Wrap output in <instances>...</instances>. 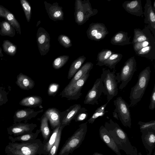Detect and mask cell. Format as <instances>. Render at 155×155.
I'll list each match as a JSON object with an SVG mask.
<instances>
[{
	"mask_svg": "<svg viewBox=\"0 0 155 155\" xmlns=\"http://www.w3.org/2000/svg\"><path fill=\"white\" fill-rule=\"evenodd\" d=\"M104 127L110 133L118 149L127 155H138L136 147L131 144L127 134L116 123L110 119Z\"/></svg>",
	"mask_w": 155,
	"mask_h": 155,
	"instance_id": "1",
	"label": "cell"
},
{
	"mask_svg": "<svg viewBox=\"0 0 155 155\" xmlns=\"http://www.w3.org/2000/svg\"><path fill=\"white\" fill-rule=\"evenodd\" d=\"M43 141L40 139L21 143L9 142L5 148L7 155H40L42 154Z\"/></svg>",
	"mask_w": 155,
	"mask_h": 155,
	"instance_id": "2",
	"label": "cell"
},
{
	"mask_svg": "<svg viewBox=\"0 0 155 155\" xmlns=\"http://www.w3.org/2000/svg\"><path fill=\"white\" fill-rule=\"evenodd\" d=\"M151 72L150 66H148L140 73L137 82L131 89L130 107L134 106L141 100L148 85Z\"/></svg>",
	"mask_w": 155,
	"mask_h": 155,
	"instance_id": "3",
	"label": "cell"
},
{
	"mask_svg": "<svg viewBox=\"0 0 155 155\" xmlns=\"http://www.w3.org/2000/svg\"><path fill=\"white\" fill-rule=\"evenodd\" d=\"M87 123L86 122L79 126L78 129L66 141L58 155H68L80 146L87 132Z\"/></svg>",
	"mask_w": 155,
	"mask_h": 155,
	"instance_id": "4",
	"label": "cell"
},
{
	"mask_svg": "<svg viewBox=\"0 0 155 155\" xmlns=\"http://www.w3.org/2000/svg\"><path fill=\"white\" fill-rule=\"evenodd\" d=\"M116 70L111 71L109 69L102 68L100 78L104 87L103 93L106 96L107 102L109 103L118 93V83L115 73Z\"/></svg>",
	"mask_w": 155,
	"mask_h": 155,
	"instance_id": "5",
	"label": "cell"
},
{
	"mask_svg": "<svg viewBox=\"0 0 155 155\" xmlns=\"http://www.w3.org/2000/svg\"><path fill=\"white\" fill-rule=\"evenodd\" d=\"M74 9L75 21L78 25H82L98 12L97 9L92 8L89 0H76Z\"/></svg>",
	"mask_w": 155,
	"mask_h": 155,
	"instance_id": "6",
	"label": "cell"
},
{
	"mask_svg": "<svg viewBox=\"0 0 155 155\" xmlns=\"http://www.w3.org/2000/svg\"><path fill=\"white\" fill-rule=\"evenodd\" d=\"M137 63L134 56L128 59L125 62L120 72L116 73V79L118 83L121 82L119 87L123 89L131 80L136 70Z\"/></svg>",
	"mask_w": 155,
	"mask_h": 155,
	"instance_id": "7",
	"label": "cell"
},
{
	"mask_svg": "<svg viewBox=\"0 0 155 155\" xmlns=\"http://www.w3.org/2000/svg\"><path fill=\"white\" fill-rule=\"evenodd\" d=\"M90 71L73 84L67 85L61 92L62 97L69 100H76L82 95L81 89L89 76Z\"/></svg>",
	"mask_w": 155,
	"mask_h": 155,
	"instance_id": "8",
	"label": "cell"
},
{
	"mask_svg": "<svg viewBox=\"0 0 155 155\" xmlns=\"http://www.w3.org/2000/svg\"><path fill=\"white\" fill-rule=\"evenodd\" d=\"M114 103L115 107L114 111L117 113L122 124L130 128L131 119L129 105L120 96L117 97L114 101Z\"/></svg>",
	"mask_w": 155,
	"mask_h": 155,
	"instance_id": "9",
	"label": "cell"
},
{
	"mask_svg": "<svg viewBox=\"0 0 155 155\" xmlns=\"http://www.w3.org/2000/svg\"><path fill=\"white\" fill-rule=\"evenodd\" d=\"M108 33L105 25L98 22L91 24L86 32L89 39L96 41L104 39Z\"/></svg>",
	"mask_w": 155,
	"mask_h": 155,
	"instance_id": "10",
	"label": "cell"
},
{
	"mask_svg": "<svg viewBox=\"0 0 155 155\" xmlns=\"http://www.w3.org/2000/svg\"><path fill=\"white\" fill-rule=\"evenodd\" d=\"M103 84L100 78L96 79L92 87L86 94L84 103L85 104H98V99L103 92Z\"/></svg>",
	"mask_w": 155,
	"mask_h": 155,
	"instance_id": "11",
	"label": "cell"
},
{
	"mask_svg": "<svg viewBox=\"0 0 155 155\" xmlns=\"http://www.w3.org/2000/svg\"><path fill=\"white\" fill-rule=\"evenodd\" d=\"M37 42L39 51L41 56L45 55L50 47V37L48 32L42 27L38 28L37 34Z\"/></svg>",
	"mask_w": 155,
	"mask_h": 155,
	"instance_id": "12",
	"label": "cell"
},
{
	"mask_svg": "<svg viewBox=\"0 0 155 155\" xmlns=\"http://www.w3.org/2000/svg\"><path fill=\"white\" fill-rule=\"evenodd\" d=\"M36 124L18 122L14 123L7 128L8 134L18 136L22 134L32 132L37 127Z\"/></svg>",
	"mask_w": 155,
	"mask_h": 155,
	"instance_id": "13",
	"label": "cell"
},
{
	"mask_svg": "<svg viewBox=\"0 0 155 155\" xmlns=\"http://www.w3.org/2000/svg\"><path fill=\"white\" fill-rule=\"evenodd\" d=\"M140 132L143 143L147 152V155H151L155 147V130L149 129Z\"/></svg>",
	"mask_w": 155,
	"mask_h": 155,
	"instance_id": "14",
	"label": "cell"
},
{
	"mask_svg": "<svg viewBox=\"0 0 155 155\" xmlns=\"http://www.w3.org/2000/svg\"><path fill=\"white\" fill-rule=\"evenodd\" d=\"M43 109L35 111L30 108L18 109L16 110L13 116L14 123L21 122L24 121L25 123L33 118L35 117L38 114L43 111Z\"/></svg>",
	"mask_w": 155,
	"mask_h": 155,
	"instance_id": "15",
	"label": "cell"
},
{
	"mask_svg": "<svg viewBox=\"0 0 155 155\" xmlns=\"http://www.w3.org/2000/svg\"><path fill=\"white\" fill-rule=\"evenodd\" d=\"M44 3L45 9L51 19L55 21L64 20V13L62 7L59 6L58 3L56 2L51 4L45 1Z\"/></svg>",
	"mask_w": 155,
	"mask_h": 155,
	"instance_id": "16",
	"label": "cell"
},
{
	"mask_svg": "<svg viewBox=\"0 0 155 155\" xmlns=\"http://www.w3.org/2000/svg\"><path fill=\"white\" fill-rule=\"evenodd\" d=\"M143 15L144 22L148 24V26L153 32L155 38V14L150 0H147L144 7Z\"/></svg>",
	"mask_w": 155,
	"mask_h": 155,
	"instance_id": "17",
	"label": "cell"
},
{
	"mask_svg": "<svg viewBox=\"0 0 155 155\" xmlns=\"http://www.w3.org/2000/svg\"><path fill=\"white\" fill-rule=\"evenodd\" d=\"M81 108L80 104H75L71 106L65 110L61 112V126L64 128L69 125L78 110Z\"/></svg>",
	"mask_w": 155,
	"mask_h": 155,
	"instance_id": "18",
	"label": "cell"
},
{
	"mask_svg": "<svg viewBox=\"0 0 155 155\" xmlns=\"http://www.w3.org/2000/svg\"><path fill=\"white\" fill-rule=\"evenodd\" d=\"M122 6L126 11L131 15L139 17L143 15L140 0L126 1L124 2Z\"/></svg>",
	"mask_w": 155,
	"mask_h": 155,
	"instance_id": "19",
	"label": "cell"
},
{
	"mask_svg": "<svg viewBox=\"0 0 155 155\" xmlns=\"http://www.w3.org/2000/svg\"><path fill=\"white\" fill-rule=\"evenodd\" d=\"M99 134L101 139L117 155H121L115 142L104 126L102 125L100 127Z\"/></svg>",
	"mask_w": 155,
	"mask_h": 155,
	"instance_id": "20",
	"label": "cell"
},
{
	"mask_svg": "<svg viewBox=\"0 0 155 155\" xmlns=\"http://www.w3.org/2000/svg\"><path fill=\"white\" fill-rule=\"evenodd\" d=\"M150 29L148 26L145 27L143 29L135 28L134 29V36L131 44L141 42L145 41L155 40Z\"/></svg>",
	"mask_w": 155,
	"mask_h": 155,
	"instance_id": "21",
	"label": "cell"
},
{
	"mask_svg": "<svg viewBox=\"0 0 155 155\" xmlns=\"http://www.w3.org/2000/svg\"><path fill=\"white\" fill-rule=\"evenodd\" d=\"M61 112L58 110L54 107L48 108L44 113L47 116L53 130L61 124Z\"/></svg>",
	"mask_w": 155,
	"mask_h": 155,
	"instance_id": "22",
	"label": "cell"
},
{
	"mask_svg": "<svg viewBox=\"0 0 155 155\" xmlns=\"http://www.w3.org/2000/svg\"><path fill=\"white\" fill-rule=\"evenodd\" d=\"M0 17L4 18L15 28L18 34H21L20 25L15 16L8 9L1 5Z\"/></svg>",
	"mask_w": 155,
	"mask_h": 155,
	"instance_id": "23",
	"label": "cell"
},
{
	"mask_svg": "<svg viewBox=\"0 0 155 155\" xmlns=\"http://www.w3.org/2000/svg\"><path fill=\"white\" fill-rule=\"evenodd\" d=\"M16 84L21 89L29 90L32 89L34 87V81L28 76L20 73L17 76Z\"/></svg>",
	"mask_w": 155,
	"mask_h": 155,
	"instance_id": "24",
	"label": "cell"
},
{
	"mask_svg": "<svg viewBox=\"0 0 155 155\" xmlns=\"http://www.w3.org/2000/svg\"><path fill=\"white\" fill-rule=\"evenodd\" d=\"M127 32L120 31L116 33L112 38L110 43L113 45L123 46L131 44L130 41L131 36L129 37Z\"/></svg>",
	"mask_w": 155,
	"mask_h": 155,
	"instance_id": "25",
	"label": "cell"
},
{
	"mask_svg": "<svg viewBox=\"0 0 155 155\" xmlns=\"http://www.w3.org/2000/svg\"><path fill=\"white\" fill-rule=\"evenodd\" d=\"M42 103L41 97L36 95H31L23 98L19 102L22 106L29 107H35L40 106Z\"/></svg>",
	"mask_w": 155,
	"mask_h": 155,
	"instance_id": "26",
	"label": "cell"
},
{
	"mask_svg": "<svg viewBox=\"0 0 155 155\" xmlns=\"http://www.w3.org/2000/svg\"><path fill=\"white\" fill-rule=\"evenodd\" d=\"M93 64L91 62H87L84 64L76 73L67 85H70L76 82L88 72L90 71L93 68Z\"/></svg>",
	"mask_w": 155,
	"mask_h": 155,
	"instance_id": "27",
	"label": "cell"
},
{
	"mask_svg": "<svg viewBox=\"0 0 155 155\" xmlns=\"http://www.w3.org/2000/svg\"><path fill=\"white\" fill-rule=\"evenodd\" d=\"M60 125H59L54 130L51 136L48 140L43 142V147L42 151V154L48 155L50 150L54 143L56 139Z\"/></svg>",
	"mask_w": 155,
	"mask_h": 155,
	"instance_id": "28",
	"label": "cell"
},
{
	"mask_svg": "<svg viewBox=\"0 0 155 155\" xmlns=\"http://www.w3.org/2000/svg\"><path fill=\"white\" fill-rule=\"evenodd\" d=\"M138 56L145 57L151 60L155 59V43L147 46L135 52Z\"/></svg>",
	"mask_w": 155,
	"mask_h": 155,
	"instance_id": "29",
	"label": "cell"
},
{
	"mask_svg": "<svg viewBox=\"0 0 155 155\" xmlns=\"http://www.w3.org/2000/svg\"><path fill=\"white\" fill-rule=\"evenodd\" d=\"M86 59V58L84 55H82L79 57L73 62L68 71V79H69L73 78L81 67Z\"/></svg>",
	"mask_w": 155,
	"mask_h": 155,
	"instance_id": "30",
	"label": "cell"
},
{
	"mask_svg": "<svg viewBox=\"0 0 155 155\" xmlns=\"http://www.w3.org/2000/svg\"><path fill=\"white\" fill-rule=\"evenodd\" d=\"M40 130H37L35 133L33 132L27 133L17 136L15 138L11 136L8 137V139L11 142L14 143L16 141H20L21 142H26L35 140L40 132Z\"/></svg>",
	"mask_w": 155,
	"mask_h": 155,
	"instance_id": "31",
	"label": "cell"
},
{
	"mask_svg": "<svg viewBox=\"0 0 155 155\" xmlns=\"http://www.w3.org/2000/svg\"><path fill=\"white\" fill-rule=\"evenodd\" d=\"M48 119L44 114L41 119L40 130L44 139L43 142L48 140L50 136L51 131L48 124Z\"/></svg>",
	"mask_w": 155,
	"mask_h": 155,
	"instance_id": "32",
	"label": "cell"
},
{
	"mask_svg": "<svg viewBox=\"0 0 155 155\" xmlns=\"http://www.w3.org/2000/svg\"><path fill=\"white\" fill-rule=\"evenodd\" d=\"M0 35L11 37L15 36V29L7 21L5 20L0 22Z\"/></svg>",
	"mask_w": 155,
	"mask_h": 155,
	"instance_id": "33",
	"label": "cell"
},
{
	"mask_svg": "<svg viewBox=\"0 0 155 155\" xmlns=\"http://www.w3.org/2000/svg\"><path fill=\"white\" fill-rule=\"evenodd\" d=\"M122 54L120 53H113L106 61L104 64L110 69H115L116 64L121 60Z\"/></svg>",
	"mask_w": 155,
	"mask_h": 155,
	"instance_id": "34",
	"label": "cell"
},
{
	"mask_svg": "<svg viewBox=\"0 0 155 155\" xmlns=\"http://www.w3.org/2000/svg\"><path fill=\"white\" fill-rule=\"evenodd\" d=\"M114 53L108 49H103L98 53L97 55V63L96 65L101 66L104 65L106 61Z\"/></svg>",
	"mask_w": 155,
	"mask_h": 155,
	"instance_id": "35",
	"label": "cell"
},
{
	"mask_svg": "<svg viewBox=\"0 0 155 155\" xmlns=\"http://www.w3.org/2000/svg\"><path fill=\"white\" fill-rule=\"evenodd\" d=\"M2 46L4 52L6 54L12 56L16 54L17 50V46L10 41L4 40Z\"/></svg>",
	"mask_w": 155,
	"mask_h": 155,
	"instance_id": "36",
	"label": "cell"
},
{
	"mask_svg": "<svg viewBox=\"0 0 155 155\" xmlns=\"http://www.w3.org/2000/svg\"><path fill=\"white\" fill-rule=\"evenodd\" d=\"M108 103V102H107L104 104L97 108L90 118L87 120V123L89 124H92L97 118L103 116L105 113L108 112L107 111H105V108Z\"/></svg>",
	"mask_w": 155,
	"mask_h": 155,
	"instance_id": "37",
	"label": "cell"
},
{
	"mask_svg": "<svg viewBox=\"0 0 155 155\" xmlns=\"http://www.w3.org/2000/svg\"><path fill=\"white\" fill-rule=\"evenodd\" d=\"M69 58V56L67 55H62L58 57L52 62L53 67L55 69L61 68L67 63Z\"/></svg>",
	"mask_w": 155,
	"mask_h": 155,
	"instance_id": "38",
	"label": "cell"
},
{
	"mask_svg": "<svg viewBox=\"0 0 155 155\" xmlns=\"http://www.w3.org/2000/svg\"><path fill=\"white\" fill-rule=\"evenodd\" d=\"M11 87L8 86H0V106L6 104L8 101V95L11 91Z\"/></svg>",
	"mask_w": 155,
	"mask_h": 155,
	"instance_id": "39",
	"label": "cell"
},
{
	"mask_svg": "<svg viewBox=\"0 0 155 155\" xmlns=\"http://www.w3.org/2000/svg\"><path fill=\"white\" fill-rule=\"evenodd\" d=\"M20 3L24 11L28 22L30 21L31 18V5L29 2L26 0H20Z\"/></svg>",
	"mask_w": 155,
	"mask_h": 155,
	"instance_id": "40",
	"label": "cell"
},
{
	"mask_svg": "<svg viewBox=\"0 0 155 155\" xmlns=\"http://www.w3.org/2000/svg\"><path fill=\"white\" fill-rule=\"evenodd\" d=\"M63 128L61 126L59 130L56 140L52 147L48 155H57L60 143L62 131Z\"/></svg>",
	"mask_w": 155,
	"mask_h": 155,
	"instance_id": "41",
	"label": "cell"
},
{
	"mask_svg": "<svg viewBox=\"0 0 155 155\" xmlns=\"http://www.w3.org/2000/svg\"><path fill=\"white\" fill-rule=\"evenodd\" d=\"M87 110L84 107H81L75 116L73 120L76 122L82 121L87 119L88 116Z\"/></svg>",
	"mask_w": 155,
	"mask_h": 155,
	"instance_id": "42",
	"label": "cell"
},
{
	"mask_svg": "<svg viewBox=\"0 0 155 155\" xmlns=\"http://www.w3.org/2000/svg\"><path fill=\"white\" fill-rule=\"evenodd\" d=\"M58 40L60 44L66 48H68L72 46L71 41L67 36L63 34L59 35Z\"/></svg>",
	"mask_w": 155,
	"mask_h": 155,
	"instance_id": "43",
	"label": "cell"
},
{
	"mask_svg": "<svg viewBox=\"0 0 155 155\" xmlns=\"http://www.w3.org/2000/svg\"><path fill=\"white\" fill-rule=\"evenodd\" d=\"M155 43V40L145 41L136 43L133 45L134 49L135 52L143 48Z\"/></svg>",
	"mask_w": 155,
	"mask_h": 155,
	"instance_id": "44",
	"label": "cell"
},
{
	"mask_svg": "<svg viewBox=\"0 0 155 155\" xmlns=\"http://www.w3.org/2000/svg\"><path fill=\"white\" fill-rule=\"evenodd\" d=\"M138 124L140 126V131L152 129L155 130V120H152L147 122L139 121Z\"/></svg>",
	"mask_w": 155,
	"mask_h": 155,
	"instance_id": "45",
	"label": "cell"
},
{
	"mask_svg": "<svg viewBox=\"0 0 155 155\" xmlns=\"http://www.w3.org/2000/svg\"><path fill=\"white\" fill-rule=\"evenodd\" d=\"M60 87L59 85L57 83H51L49 86L48 90V95L54 96L58 92Z\"/></svg>",
	"mask_w": 155,
	"mask_h": 155,
	"instance_id": "46",
	"label": "cell"
},
{
	"mask_svg": "<svg viewBox=\"0 0 155 155\" xmlns=\"http://www.w3.org/2000/svg\"><path fill=\"white\" fill-rule=\"evenodd\" d=\"M155 107V84H154L150 96V102L149 107L151 110H153Z\"/></svg>",
	"mask_w": 155,
	"mask_h": 155,
	"instance_id": "47",
	"label": "cell"
},
{
	"mask_svg": "<svg viewBox=\"0 0 155 155\" xmlns=\"http://www.w3.org/2000/svg\"><path fill=\"white\" fill-rule=\"evenodd\" d=\"M113 117L115 119L118 120L119 119L118 118V115L117 113L115 111H114L113 112Z\"/></svg>",
	"mask_w": 155,
	"mask_h": 155,
	"instance_id": "48",
	"label": "cell"
},
{
	"mask_svg": "<svg viewBox=\"0 0 155 155\" xmlns=\"http://www.w3.org/2000/svg\"><path fill=\"white\" fill-rule=\"evenodd\" d=\"M3 54L2 52V50L1 48L0 47V57H3Z\"/></svg>",
	"mask_w": 155,
	"mask_h": 155,
	"instance_id": "49",
	"label": "cell"
},
{
	"mask_svg": "<svg viewBox=\"0 0 155 155\" xmlns=\"http://www.w3.org/2000/svg\"><path fill=\"white\" fill-rule=\"evenodd\" d=\"M92 155H104L103 154L98 152L94 153Z\"/></svg>",
	"mask_w": 155,
	"mask_h": 155,
	"instance_id": "50",
	"label": "cell"
},
{
	"mask_svg": "<svg viewBox=\"0 0 155 155\" xmlns=\"http://www.w3.org/2000/svg\"><path fill=\"white\" fill-rule=\"evenodd\" d=\"M153 10L154 12H155V0L154 1L153 4L152 6Z\"/></svg>",
	"mask_w": 155,
	"mask_h": 155,
	"instance_id": "51",
	"label": "cell"
},
{
	"mask_svg": "<svg viewBox=\"0 0 155 155\" xmlns=\"http://www.w3.org/2000/svg\"><path fill=\"white\" fill-rule=\"evenodd\" d=\"M40 23H41V21H38L37 22L36 26L37 27L40 24Z\"/></svg>",
	"mask_w": 155,
	"mask_h": 155,
	"instance_id": "52",
	"label": "cell"
},
{
	"mask_svg": "<svg viewBox=\"0 0 155 155\" xmlns=\"http://www.w3.org/2000/svg\"><path fill=\"white\" fill-rule=\"evenodd\" d=\"M138 155H142V154L140 152L138 153Z\"/></svg>",
	"mask_w": 155,
	"mask_h": 155,
	"instance_id": "53",
	"label": "cell"
},
{
	"mask_svg": "<svg viewBox=\"0 0 155 155\" xmlns=\"http://www.w3.org/2000/svg\"><path fill=\"white\" fill-rule=\"evenodd\" d=\"M153 155H155V152L153 153Z\"/></svg>",
	"mask_w": 155,
	"mask_h": 155,
	"instance_id": "54",
	"label": "cell"
},
{
	"mask_svg": "<svg viewBox=\"0 0 155 155\" xmlns=\"http://www.w3.org/2000/svg\"><path fill=\"white\" fill-rule=\"evenodd\" d=\"M0 155H1V154H0Z\"/></svg>",
	"mask_w": 155,
	"mask_h": 155,
	"instance_id": "55",
	"label": "cell"
}]
</instances>
